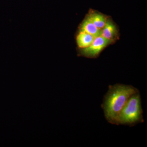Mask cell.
Instances as JSON below:
<instances>
[{"mask_svg":"<svg viewBox=\"0 0 147 147\" xmlns=\"http://www.w3.org/2000/svg\"><path fill=\"white\" fill-rule=\"evenodd\" d=\"M100 36L113 43L119 37V33L115 24L108 18L106 24L101 30Z\"/></svg>","mask_w":147,"mask_h":147,"instance_id":"277c9868","label":"cell"},{"mask_svg":"<svg viewBox=\"0 0 147 147\" xmlns=\"http://www.w3.org/2000/svg\"><path fill=\"white\" fill-rule=\"evenodd\" d=\"M143 110L139 92L131 96L123 108L119 116L118 125L134 126L143 122Z\"/></svg>","mask_w":147,"mask_h":147,"instance_id":"7a4b0ae2","label":"cell"},{"mask_svg":"<svg viewBox=\"0 0 147 147\" xmlns=\"http://www.w3.org/2000/svg\"><path fill=\"white\" fill-rule=\"evenodd\" d=\"M96 37L82 31L79 30L76 36V42L79 49H84L91 44Z\"/></svg>","mask_w":147,"mask_h":147,"instance_id":"52a82bcc","label":"cell"},{"mask_svg":"<svg viewBox=\"0 0 147 147\" xmlns=\"http://www.w3.org/2000/svg\"><path fill=\"white\" fill-rule=\"evenodd\" d=\"M139 92L136 88L130 85L117 84L109 87L102 105L108 122L118 125L119 116L129 98Z\"/></svg>","mask_w":147,"mask_h":147,"instance_id":"6da1fadb","label":"cell"},{"mask_svg":"<svg viewBox=\"0 0 147 147\" xmlns=\"http://www.w3.org/2000/svg\"><path fill=\"white\" fill-rule=\"evenodd\" d=\"M79 30L82 31L96 37L101 35V30L98 28L91 21L88 16H86L79 26Z\"/></svg>","mask_w":147,"mask_h":147,"instance_id":"5b68a950","label":"cell"},{"mask_svg":"<svg viewBox=\"0 0 147 147\" xmlns=\"http://www.w3.org/2000/svg\"><path fill=\"white\" fill-rule=\"evenodd\" d=\"M87 15L95 26L100 30L103 28L108 18V17L104 14L92 9L90 10Z\"/></svg>","mask_w":147,"mask_h":147,"instance_id":"8992f818","label":"cell"},{"mask_svg":"<svg viewBox=\"0 0 147 147\" xmlns=\"http://www.w3.org/2000/svg\"><path fill=\"white\" fill-rule=\"evenodd\" d=\"M113 42L105 38L100 36L96 37L88 47L79 49L80 56L89 58H96L99 56L100 53Z\"/></svg>","mask_w":147,"mask_h":147,"instance_id":"3957f363","label":"cell"}]
</instances>
